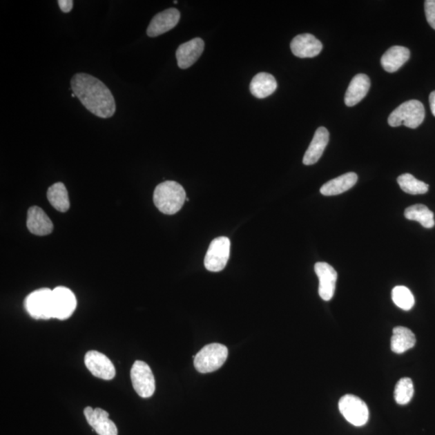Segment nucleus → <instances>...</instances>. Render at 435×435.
<instances>
[{"instance_id": "obj_31", "label": "nucleus", "mask_w": 435, "mask_h": 435, "mask_svg": "<svg viewBox=\"0 0 435 435\" xmlns=\"http://www.w3.org/2000/svg\"><path fill=\"white\" fill-rule=\"evenodd\" d=\"M71 97H72V98H75V97H76V95H75L74 93H72V94L71 95Z\"/></svg>"}, {"instance_id": "obj_13", "label": "nucleus", "mask_w": 435, "mask_h": 435, "mask_svg": "<svg viewBox=\"0 0 435 435\" xmlns=\"http://www.w3.org/2000/svg\"><path fill=\"white\" fill-rule=\"evenodd\" d=\"M84 415L87 423L99 435H118V429L109 419V414L103 409L85 408Z\"/></svg>"}, {"instance_id": "obj_21", "label": "nucleus", "mask_w": 435, "mask_h": 435, "mask_svg": "<svg viewBox=\"0 0 435 435\" xmlns=\"http://www.w3.org/2000/svg\"><path fill=\"white\" fill-rule=\"evenodd\" d=\"M357 181L356 173H347L324 184L320 188V192L322 195L325 196L340 195V193L349 191L356 185Z\"/></svg>"}, {"instance_id": "obj_6", "label": "nucleus", "mask_w": 435, "mask_h": 435, "mask_svg": "<svg viewBox=\"0 0 435 435\" xmlns=\"http://www.w3.org/2000/svg\"><path fill=\"white\" fill-rule=\"evenodd\" d=\"M340 413L351 425L362 427L369 420V410L364 400L358 396L347 394L338 401Z\"/></svg>"}, {"instance_id": "obj_22", "label": "nucleus", "mask_w": 435, "mask_h": 435, "mask_svg": "<svg viewBox=\"0 0 435 435\" xmlns=\"http://www.w3.org/2000/svg\"><path fill=\"white\" fill-rule=\"evenodd\" d=\"M416 343V337L412 331L404 327L394 329L391 338V349L396 354H401L413 348Z\"/></svg>"}, {"instance_id": "obj_24", "label": "nucleus", "mask_w": 435, "mask_h": 435, "mask_svg": "<svg viewBox=\"0 0 435 435\" xmlns=\"http://www.w3.org/2000/svg\"><path fill=\"white\" fill-rule=\"evenodd\" d=\"M405 217L409 220L420 222L425 229H432L435 225L434 213L427 206L416 204L406 208Z\"/></svg>"}, {"instance_id": "obj_20", "label": "nucleus", "mask_w": 435, "mask_h": 435, "mask_svg": "<svg viewBox=\"0 0 435 435\" xmlns=\"http://www.w3.org/2000/svg\"><path fill=\"white\" fill-rule=\"evenodd\" d=\"M278 88L275 77L268 72H259L250 84V91L255 98L265 99L273 94Z\"/></svg>"}, {"instance_id": "obj_16", "label": "nucleus", "mask_w": 435, "mask_h": 435, "mask_svg": "<svg viewBox=\"0 0 435 435\" xmlns=\"http://www.w3.org/2000/svg\"><path fill=\"white\" fill-rule=\"evenodd\" d=\"M27 227L33 235L44 236L53 230L52 222L39 206H32L28 211Z\"/></svg>"}, {"instance_id": "obj_30", "label": "nucleus", "mask_w": 435, "mask_h": 435, "mask_svg": "<svg viewBox=\"0 0 435 435\" xmlns=\"http://www.w3.org/2000/svg\"><path fill=\"white\" fill-rule=\"evenodd\" d=\"M429 105L430 109H432V114L435 117V90L432 92L429 95Z\"/></svg>"}, {"instance_id": "obj_12", "label": "nucleus", "mask_w": 435, "mask_h": 435, "mask_svg": "<svg viewBox=\"0 0 435 435\" xmlns=\"http://www.w3.org/2000/svg\"><path fill=\"white\" fill-rule=\"evenodd\" d=\"M181 14L176 8H168L155 16L147 29L148 36L156 37L175 28Z\"/></svg>"}, {"instance_id": "obj_26", "label": "nucleus", "mask_w": 435, "mask_h": 435, "mask_svg": "<svg viewBox=\"0 0 435 435\" xmlns=\"http://www.w3.org/2000/svg\"><path fill=\"white\" fill-rule=\"evenodd\" d=\"M414 393L412 380L405 377L396 383L394 390V398L398 405H407L413 398Z\"/></svg>"}, {"instance_id": "obj_18", "label": "nucleus", "mask_w": 435, "mask_h": 435, "mask_svg": "<svg viewBox=\"0 0 435 435\" xmlns=\"http://www.w3.org/2000/svg\"><path fill=\"white\" fill-rule=\"evenodd\" d=\"M371 86L369 77L364 74H359L353 77L345 95V104L354 106L365 98Z\"/></svg>"}, {"instance_id": "obj_8", "label": "nucleus", "mask_w": 435, "mask_h": 435, "mask_svg": "<svg viewBox=\"0 0 435 435\" xmlns=\"http://www.w3.org/2000/svg\"><path fill=\"white\" fill-rule=\"evenodd\" d=\"M230 249L231 242L227 237L221 236L213 240L204 260L206 269L211 272L224 269L230 258Z\"/></svg>"}, {"instance_id": "obj_27", "label": "nucleus", "mask_w": 435, "mask_h": 435, "mask_svg": "<svg viewBox=\"0 0 435 435\" xmlns=\"http://www.w3.org/2000/svg\"><path fill=\"white\" fill-rule=\"evenodd\" d=\"M392 299L396 307L404 311H409L414 306L415 300L410 290L403 285L396 287L392 291Z\"/></svg>"}, {"instance_id": "obj_4", "label": "nucleus", "mask_w": 435, "mask_h": 435, "mask_svg": "<svg viewBox=\"0 0 435 435\" xmlns=\"http://www.w3.org/2000/svg\"><path fill=\"white\" fill-rule=\"evenodd\" d=\"M229 356V350L220 343H211L202 347L196 356H193V364L200 374H209L215 371L224 365Z\"/></svg>"}, {"instance_id": "obj_14", "label": "nucleus", "mask_w": 435, "mask_h": 435, "mask_svg": "<svg viewBox=\"0 0 435 435\" xmlns=\"http://www.w3.org/2000/svg\"><path fill=\"white\" fill-rule=\"evenodd\" d=\"M205 44L201 38H195L182 44L177 48L176 57L177 66L182 70L195 64L204 51Z\"/></svg>"}, {"instance_id": "obj_7", "label": "nucleus", "mask_w": 435, "mask_h": 435, "mask_svg": "<svg viewBox=\"0 0 435 435\" xmlns=\"http://www.w3.org/2000/svg\"><path fill=\"white\" fill-rule=\"evenodd\" d=\"M130 380L135 393L140 398H151L156 389V385L153 371L146 362L142 360L134 362L130 369Z\"/></svg>"}, {"instance_id": "obj_10", "label": "nucleus", "mask_w": 435, "mask_h": 435, "mask_svg": "<svg viewBox=\"0 0 435 435\" xmlns=\"http://www.w3.org/2000/svg\"><path fill=\"white\" fill-rule=\"evenodd\" d=\"M85 365L91 374L102 380H110L115 376V366L109 358L97 351L86 352Z\"/></svg>"}, {"instance_id": "obj_5", "label": "nucleus", "mask_w": 435, "mask_h": 435, "mask_svg": "<svg viewBox=\"0 0 435 435\" xmlns=\"http://www.w3.org/2000/svg\"><path fill=\"white\" fill-rule=\"evenodd\" d=\"M52 289L42 288L28 294L23 304L29 316L37 320L52 318Z\"/></svg>"}, {"instance_id": "obj_15", "label": "nucleus", "mask_w": 435, "mask_h": 435, "mask_svg": "<svg viewBox=\"0 0 435 435\" xmlns=\"http://www.w3.org/2000/svg\"><path fill=\"white\" fill-rule=\"evenodd\" d=\"M294 56L300 58L316 57L322 50V44L311 34L304 33L295 37L290 44Z\"/></svg>"}, {"instance_id": "obj_19", "label": "nucleus", "mask_w": 435, "mask_h": 435, "mask_svg": "<svg viewBox=\"0 0 435 435\" xmlns=\"http://www.w3.org/2000/svg\"><path fill=\"white\" fill-rule=\"evenodd\" d=\"M410 52L407 48L393 46L382 56L380 63L384 70L389 72L398 71L409 59Z\"/></svg>"}, {"instance_id": "obj_25", "label": "nucleus", "mask_w": 435, "mask_h": 435, "mask_svg": "<svg viewBox=\"0 0 435 435\" xmlns=\"http://www.w3.org/2000/svg\"><path fill=\"white\" fill-rule=\"evenodd\" d=\"M398 182L401 190L409 195H423L429 190L427 183L418 180L410 173H404L399 176Z\"/></svg>"}, {"instance_id": "obj_2", "label": "nucleus", "mask_w": 435, "mask_h": 435, "mask_svg": "<svg viewBox=\"0 0 435 435\" xmlns=\"http://www.w3.org/2000/svg\"><path fill=\"white\" fill-rule=\"evenodd\" d=\"M186 193L180 184L173 181L164 182L155 188L153 202L163 214L171 215L182 209L186 201Z\"/></svg>"}, {"instance_id": "obj_29", "label": "nucleus", "mask_w": 435, "mask_h": 435, "mask_svg": "<svg viewBox=\"0 0 435 435\" xmlns=\"http://www.w3.org/2000/svg\"><path fill=\"white\" fill-rule=\"evenodd\" d=\"M57 3L61 11L65 13L70 12L74 6V2L72 0H59Z\"/></svg>"}, {"instance_id": "obj_11", "label": "nucleus", "mask_w": 435, "mask_h": 435, "mask_svg": "<svg viewBox=\"0 0 435 435\" xmlns=\"http://www.w3.org/2000/svg\"><path fill=\"white\" fill-rule=\"evenodd\" d=\"M314 271L319 280L318 293L324 301H330L336 291L337 272L331 265L325 262H318Z\"/></svg>"}, {"instance_id": "obj_3", "label": "nucleus", "mask_w": 435, "mask_h": 435, "mask_svg": "<svg viewBox=\"0 0 435 435\" xmlns=\"http://www.w3.org/2000/svg\"><path fill=\"white\" fill-rule=\"evenodd\" d=\"M425 115V108L420 101L409 100L390 114L388 123L391 127L405 125L409 128H417L423 124Z\"/></svg>"}, {"instance_id": "obj_17", "label": "nucleus", "mask_w": 435, "mask_h": 435, "mask_svg": "<svg viewBox=\"0 0 435 435\" xmlns=\"http://www.w3.org/2000/svg\"><path fill=\"white\" fill-rule=\"evenodd\" d=\"M328 142V130L324 127L318 128L314 133L311 144L304 155L303 164L306 166H311V164L318 162L322 156Z\"/></svg>"}, {"instance_id": "obj_9", "label": "nucleus", "mask_w": 435, "mask_h": 435, "mask_svg": "<svg viewBox=\"0 0 435 435\" xmlns=\"http://www.w3.org/2000/svg\"><path fill=\"white\" fill-rule=\"evenodd\" d=\"M77 299L70 289L58 287L52 289V318L66 320L75 311Z\"/></svg>"}, {"instance_id": "obj_1", "label": "nucleus", "mask_w": 435, "mask_h": 435, "mask_svg": "<svg viewBox=\"0 0 435 435\" xmlns=\"http://www.w3.org/2000/svg\"><path fill=\"white\" fill-rule=\"evenodd\" d=\"M71 90L85 108L102 119L113 117L116 106L113 93L103 81L84 72L71 79Z\"/></svg>"}, {"instance_id": "obj_23", "label": "nucleus", "mask_w": 435, "mask_h": 435, "mask_svg": "<svg viewBox=\"0 0 435 435\" xmlns=\"http://www.w3.org/2000/svg\"><path fill=\"white\" fill-rule=\"evenodd\" d=\"M47 197L50 204L60 212H66L70 209L69 195L64 184H53L47 191Z\"/></svg>"}, {"instance_id": "obj_28", "label": "nucleus", "mask_w": 435, "mask_h": 435, "mask_svg": "<svg viewBox=\"0 0 435 435\" xmlns=\"http://www.w3.org/2000/svg\"><path fill=\"white\" fill-rule=\"evenodd\" d=\"M425 13L430 27L435 30V0L425 2Z\"/></svg>"}]
</instances>
